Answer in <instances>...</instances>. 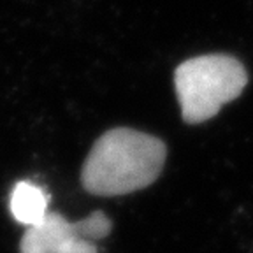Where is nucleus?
Listing matches in <instances>:
<instances>
[{"instance_id":"obj_1","label":"nucleus","mask_w":253,"mask_h":253,"mask_svg":"<svg viewBox=\"0 0 253 253\" xmlns=\"http://www.w3.org/2000/svg\"><path fill=\"white\" fill-rule=\"evenodd\" d=\"M167 148L155 135L118 126L95 141L81 170L84 190L116 197L155 183L166 164Z\"/></svg>"},{"instance_id":"obj_2","label":"nucleus","mask_w":253,"mask_h":253,"mask_svg":"<svg viewBox=\"0 0 253 253\" xmlns=\"http://www.w3.org/2000/svg\"><path fill=\"white\" fill-rule=\"evenodd\" d=\"M248 74L237 58L223 53L185 60L174 71V90L186 123H204L214 118L225 104L243 93Z\"/></svg>"},{"instance_id":"obj_3","label":"nucleus","mask_w":253,"mask_h":253,"mask_svg":"<svg viewBox=\"0 0 253 253\" xmlns=\"http://www.w3.org/2000/svg\"><path fill=\"white\" fill-rule=\"evenodd\" d=\"M111 229L113 223L102 211L79 221L49 211L42 221L25 230L20 253H99L97 241L109 236Z\"/></svg>"},{"instance_id":"obj_4","label":"nucleus","mask_w":253,"mask_h":253,"mask_svg":"<svg viewBox=\"0 0 253 253\" xmlns=\"http://www.w3.org/2000/svg\"><path fill=\"white\" fill-rule=\"evenodd\" d=\"M49 195L30 181H20L11 194V213L21 225L34 227L46 218Z\"/></svg>"}]
</instances>
